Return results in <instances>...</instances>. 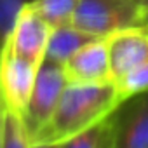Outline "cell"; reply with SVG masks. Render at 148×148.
<instances>
[{"mask_svg":"<svg viewBox=\"0 0 148 148\" xmlns=\"http://www.w3.org/2000/svg\"><path fill=\"white\" fill-rule=\"evenodd\" d=\"M134 2L139 5V9L143 11V19H145V12H146V9H148V0H134Z\"/></svg>","mask_w":148,"mask_h":148,"instance_id":"16","label":"cell"},{"mask_svg":"<svg viewBox=\"0 0 148 148\" xmlns=\"http://www.w3.org/2000/svg\"><path fill=\"white\" fill-rule=\"evenodd\" d=\"M115 113L94 127L64 141L61 148H115Z\"/></svg>","mask_w":148,"mask_h":148,"instance_id":"10","label":"cell"},{"mask_svg":"<svg viewBox=\"0 0 148 148\" xmlns=\"http://www.w3.org/2000/svg\"><path fill=\"white\" fill-rule=\"evenodd\" d=\"M66 84L68 82L63 71V64L54 63L51 59H44L42 64L38 66L26 110L21 115L30 136H33L49 120V117L52 115L59 103V98Z\"/></svg>","mask_w":148,"mask_h":148,"instance_id":"3","label":"cell"},{"mask_svg":"<svg viewBox=\"0 0 148 148\" xmlns=\"http://www.w3.org/2000/svg\"><path fill=\"white\" fill-rule=\"evenodd\" d=\"M0 101H2V98H0Z\"/></svg>","mask_w":148,"mask_h":148,"instance_id":"19","label":"cell"},{"mask_svg":"<svg viewBox=\"0 0 148 148\" xmlns=\"http://www.w3.org/2000/svg\"><path fill=\"white\" fill-rule=\"evenodd\" d=\"M79 0H32V7L47 21L51 28L71 25L73 11Z\"/></svg>","mask_w":148,"mask_h":148,"instance_id":"11","label":"cell"},{"mask_svg":"<svg viewBox=\"0 0 148 148\" xmlns=\"http://www.w3.org/2000/svg\"><path fill=\"white\" fill-rule=\"evenodd\" d=\"M2 148H32L30 134L26 131L23 117L7 108H5V117H4Z\"/></svg>","mask_w":148,"mask_h":148,"instance_id":"13","label":"cell"},{"mask_svg":"<svg viewBox=\"0 0 148 148\" xmlns=\"http://www.w3.org/2000/svg\"><path fill=\"white\" fill-rule=\"evenodd\" d=\"M115 148H148V92L115 113Z\"/></svg>","mask_w":148,"mask_h":148,"instance_id":"8","label":"cell"},{"mask_svg":"<svg viewBox=\"0 0 148 148\" xmlns=\"http://www.w3.org/2000/svg\"><path fill=\"white\" fill-rule=\"evenodd\" d=\"M51 32L52 28L47 25V21L32 7L30 2H25L16 18L14 28L7 37V42L19 58L38 68L45 59Z\"/></svg>","mask_w":148,"mask_h":148,"instance_id":"5","label":"cell"},{"mask_svg":"<svg viewBox=\"0 0 148 148\" xmlns=\"http://www.w3.org/2000/svg\"><path fill=\"white\" fill-rule=\"evenodd\" d=\"M32 148H61V145H37V143H32Z\"/></svg>","mask_w":148,"mask_h":148,"instance_id":"17","label":"cell"},{"mask_svg":"<svg viewBox=\"0 0 148 148\" xmlns=\"http://www.w3.org/2000/svg\"><path fill=\"white\" fill-rule=\"evenodd\" d=\"M108 44L110 70L113 82L138 64L148 61V32L145 26H132L105 37Z\"/></svg>","mask_w":148,"mask_h":148,"instance_id":"7","label":"cell"},{"mask_svg":"<svg viewBox=\"0 0 148 148\" xmlns=\"http://www.w3.org/2000/svg\"><path fill=\"white\" fill-rule=\"evenodd\" d=\"M71 25L96 37L143 26V11L134 0H79Z\"/></svg>","mask_w":148,"mask_h":148,"instance_id":"2","label":"cell"},{"mask_svg":"<svg viewBox=\"0 0 148 148\" xmlns=\"http://www.w3.org/2000/svg\"><path fill=\"white\" fill-rule=\"evenodd\" d=\"M4 117H5V105L0 101V148H2V136H4Z\"/></svg>","mask_w":148,"mask_h":148,"instance_id":"15","label":"cell"},{"mask_svg":"<svg viewBox=\"0 0 148 148\" xmlns=\"http://www.w3.org/2000/svg\"><path fill=\"white\" fill-rule=\"evenodd\" d=\"M148 23V9H146V12H145V19H143V26Z\"/></svg>","mask_w":148,"mask_h":148,"instance_id":"18","label":"cell"},{"mask_svg":"<svg viewBox=\"0 0 148 148\" xmlns=\"http://www.w3.org/2000/svg\"><path fill=\"white\" fill-rule=\"evenodd\" d=\"M63 71L68 84L113 82L106 38L101 37L80 47L63 64Z\"/></svg>","mask_w":148,"mask_h":148,"instance_id":"6","label":"cell"},{"mask_svg":"<svg viewBox=\"0 0 148 148\" xmlns=\"http://www.w3.org/2000/svg\"><path fill=\"white\" fill-rule=\"evenodd\" d=\"M96 38H101V37L82 32V30L75 28L73 25L52 28L51 37H49V44H47V51H45V59L64 64L80 47H84L86 44H89Z\"/></svg>","mask_w":148,"mask_h":148,"instance_id":"9","label":"cell"},{"mask_svg":"<svg viewBox=\"0 0 148 148\" xmlns=\"http://www.w3.org/2000/svg\"><path fill=\"white\" fill-rule=\"evenodd\" d=\"M38 68L19 58L5 40L0 47V98L7 110L23 115L30 101Z\"/></svg>","mask_w":148,"mask_h":148,"instance_id":"4","label":"cell"},{"mask_svg":"<svg viewBox=\"0 0 148 148\" xmlns=\"http://www.w3.org/2000/svg\"><path fill=\"white\" fill-rule=\"evenodd\" d=\"M122 105L115 82L66 84L56 110L30 136V141L37 145H63L112 117Z\"/></svg>","mask_w":148,"mask_h":148,"instance_id":"1","label":"cell"},{"mask_svg":"<svg viewBox=\"0 0 148 148\" xmlns=\"http://www.w3.org/2000/svg\"><path fill=\"white\" fill-rule=\"evenodd\" d=\"M115 87L122 103H127L134 96L148 92V61L138 64L124 77L115 80Z\"/></svg>","mask_w":148,"mask_h":148,"instance_id":"12","label":"cell"},{"mask_svg":"<svg viewBox=\"0 0 148 148\" xmlns=\"http://www.w3.org/2000/svg\"><path fill=\"white\" fill-rule=\"evenodd\" d=\"M25 0H0V47L11 35Z\"/></svg>","mask_w":148,"mask_h":148,"instance_id":"14","label":"cell"}]
</instances>
